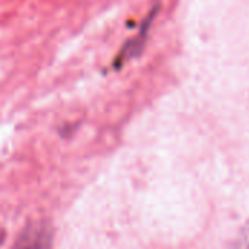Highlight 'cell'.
<instances>
[{"mask_svg":"<svg viewBox=\"0 0 249 249\" xmlns=\"http://www.w3.org/2000/svg\"><path fill=\"white\" fill-rule=\"evenodd\" d=\"M51 228L45 222H34L28 225L18 236L12 249H50Z\"/></svg>","mask_w":249,"mask_h":249,"instance_id":"1","label":"cell"},{"mask_svg":"<svg viewBox=\"0 0 249 249\" xmlns=\"http://www.w3.org/2000/svg\"><path fill=\"white\" fill-rule=\"evenodd\" d=\"M155 16H156V9H153V10L149 13L147 19H146V20L143 22V25H142L140 32H139L133 39H130V41L124 45V48L120 51V54H118L117 58H115V67H117V66H121V64L125 63L127 60L136 57V55L142 51V48H143V45H144V41H146V38H147V34H149L150 25H152Z\"/></svg>","mask_w":249,"mask_h":249,"instance_id":"2","label":"cell"},{"mask_svg":"<svg viewBox=\"0 0 249 249\" xmlns=\"http://www.w3.org/2000/svg\"><path fill=\"white\" fill-rule=\"evenodd\" d=\"M232 249H249V226L239 233V238L238 241H235Z\"/></svg>","mask_w":249,"mask_h":249,"instance_id":"3","label":"cell"}]
</instances>
